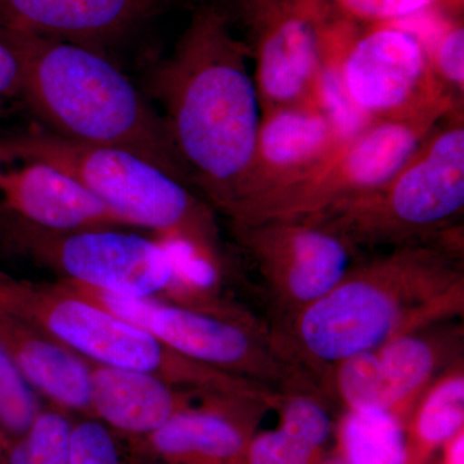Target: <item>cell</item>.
I'll return each instance as SVG.
<instances>
[{
  "label": "cell",
  "mask_w": 464,
  "mask_h": 464,
  "mask_svg": "<svg viewBox=\"0 0 464 464\" xmlns=\"http://www.w3.org/2000/svg\"><path fill=\"white\" fill-rule=\"evenodd\" d=\"M154 85L183 166L230 216L249 181L261 123L257 91L219 17L195 20Z\"/></svg>",
  "instance_id": "1"
},
{
  "label": "cell",
  "mask_w": 464,
  "mask_h": 464,
  "mask_svg": "<svg viewBox=\"0 0 464 464\" xmlns=\"http://www.w3.org/2000/svg\"><path fill=\"white\" fill-rule=\"evenodd\" d=\"M463 308L459 270L436 253L405 249L348 271L290 320L286 341L274 347L289 362L295 353V365L333 371L357 353L459 315Z\"/></svg>",
  "instance_id": "2"
},
{
  "label": "cell",
  "mask_w": 464,
  "mask_h": 464,
  "mask_svg": "<svg viewBox=\"0 0 464 464\" xmlns=\"http://www.w3.org/2000/svg\"><path fill=\"white\" fill-rule=\"evenodd\" d=\"M17 36L25 61L21 97L51 133L130 152L179 182L190 177L164 119L102 54L76 43Z\"/></svg>",
  "instance_id": "3"
},
{
  "label": "cell",
  "mask_w": 464,
  "mask_h": 464,
  "mask_svg": "<svg viewBox=\"0 0 464 464\" xmlns=\"http://www.w3.org/2000/svg\"><path fill=\"white\" fill-rule=\"evenodd\" d=\"M0 313L29 324L96 364L141 372L217 395L276 404L279 392L224 373L167 346L151 333L112 315L65 284L32 282L0 270Z\"/></svg>",
  "instance_id": "4"
},
{
  "label": "cell",
  "mask_w": 464,
  "mask_h": 464,
  "mask_svg": "<svg viewBox=\"0 0 464 464\" xmlns=\"http://www.w3.org/2000/svg\"><path fill=\"white\" fill-rule=\"evenodd\" d=\"M34 160L63 170L115 213L127 227L160 239L188 241L219 265L216 227L207 208L179 179L123 150L32 130L0 140V161Z\"/></svg>",
  "instance_id": "5"
},
{
  "label": "cell",
  "mask_w": 464,
  "mask_h": 464,
  "mask_svg": "<svg viewBox=\"0 0 464 464\" xmlns=\"http://www.w3.org/2000/svg\"><path fill=\"white\" fill-rule=\"evenodd\" d=\"M72 292L154 334L181 355L276 392L315 391L304 371L277 353L252 320L228 319L168 304L72 285Z\"/></svg>",
  "instance_id": "6"
},
{
  "label": "cell",
  "mask_w": 464,
  "mask_h": 464,
  "mask_svg": "<svg viewBox=\"0 0 464 464\" xmlns=\"http://www.w3.org/2000/svg\"><path fill=\"white\" fill-rule=\"evenodd\" d=\"M0 243L85 288L166 302L179 284L164 241L123 228L58 232L0 217Z\"/></svg>",
  "instance_id": "7"
},
{
  "label": "cell",
  "mask_w": 464,
  "mask_h": 464,
  "mask_svg": "<svg viewBox=\"0 0 464 464\" xmlns=\"http://www.w3.org/2000/svg\"><path fill=\"white\" fill-rule=\"evenodd\" d=\"M463 204L464 130L457 125L418 150L386 188L338 207L350 231L399 235L438 227Z\"/></svg>",
  "instance_id": "8"
},
{
  "label": "cell",
  "mask_w": 464,
  "mask_h": 464,
  "mask_svg": "<svg viewBox=\"0 0 464 464\" xmlns=\"http://www.w3.org/2000/svg\"><path fill=\"white\" fill-rule=\"evenodd\" d=\"M266 289L284 313L297 316L348 273L346 241L304 222L273 221L240 228Z\"/></svg>",
  "instance_id": "9"
},
{
  "label": "cell",
  "mask_w": 464,
  "mask_h": 464,
  "mask_svg": "<svg viewBox=\"0 0 464 464\" xmlns=\"http://www.w3.org/2000/svg\"><path fill=\"white\" fill-rule=\"evenodd\" d=\"M430 66L422 44L391 25L366 34L341 57L342 78L353 102L366 115L395 119L409 118L408 112L440 111V106L423 108L418 103L439 102L429 93Z\"/></svg>",
  "instance_id": "10"
},
{
  "label": "cell",
  "mask_w": 464,
  "mask_h": 464,
  "mask_svg": "<svg viewBox=\"0 0 464 464\" xmlns=\"http://www.w3.org/2000/svg\"><path fill=\"white\" fill-rule=\"evenodd\" d=\"M265 405L237 396L210 395L157 431L121 439L133 464H244L252 439L250 417Z\"/></svg>",
  "instance_id": "11"
},
{
  "label": "cell",
  "mask_w": 464,
  "mask_h": 464,
  "mask_svg": "<svg viewBox=\"0 0 464 464\" xmlns=\"http://www.w3.org/2000/svg\"><path fill=\"white\" fill-rule=\"evenodd\" d=\"M439 362L438 347L411 333L342 362L333 369V386L347 409L391 411L408 422Z\"/></svg>",
  "instance_id": "12"
},
{
  "label": "cell",
  "mask_w": 464,
  "mask_h": 464,
  "mask_svg": "<svg viewBox=\"0 0 464 464\" xmlns=\"http://www.w3.org/2000/svg\"><path fill=\"white\" fill-rule=\"evenodd\" d=\"M0 217L58 232L127 227L81 182L34 160L0 161Z\"/></svg>",
  "instance_id": "13"
},
{
  "label": "cell",
  "mask_w": 464,
  "mask_h": 464,
  "mask_svg": "<svg viewBox=\"0 0 464 464\" xmlns=\"http://www.w3.org/2000/svg\"><path fill=\"white\" fill-rule=\"evenodd\" d=\"M88 364L91 417L121 439H139L157 431L177 414L217 395L183 389L141 372Z\"/></svg>",
  "instance_id": "14"
},
{
  "label": "cell",
  "mask_w": 464,
  "mask_h": 464,
  "mask_svg": "<svg viewBox=\"0 0 464 464\" xmlns=\"http://www.w3.org/2000/svg\"><path fill=\"white\" fill-rule=\"evenodd\" d=\"M149 0H0V29L91 47L136 23Z\"/></svg>",
  "instance_id": "15"
},
{
  "label": "cell",
  "mask_w": 464,
  "mask_h": 464,
  "mask_svg": "<svg viewBox=\"0 0 464 464\" xmlns=\"http://www.w3.org/2000/svg\"><path fill=\"white\" fill-rule=\"evenodd\" d=\"M0 340L34 392L72 415H90V364L29 324L0 313Z\"/></svg>",
  "instance_id": "16"
},
{
  "label": "cell",
  "mask_w": 464,
  "mask_h": 464,
  "mask_svg": "<svg viewBox=\"0 0 464 464\" xmlns=\"http://www.w3.org/2000/svg\"><path fill=\"white\" fill-rule=\"evenodd\" d=\"M316 7L292 2V8L266 32L259 48L257 79L267 102L288 105L313 90L323 57Z\"/></svg>",
  "instance_id": "17"
},
{
  "label": "cell",
  "mask_w": 464,
  "mask_h": 464,
  "mask_svg": "<svg viewBox=\"0 0 464 464\" xmlns=\"http://www.w3.org/2000/svg\"><path fill=\"white\" fill-rule=\"evenodd\" d=\"M337 149L331 124L319 109L283 108L259 125L253 168L262 163L271 172H295Z\"/></svg>",
  "instance_id": "18"
},
{
  "label": "cell",
  "mask_w": 464,
  "mask_h": 464,
  "mask_svg": "<svg viewBox=\"0 0 464 464\" xmlns=\"http://www.w3.org/2000/svg\"><path fill=\"white\" fill-rule=\"evenodd\" d=\"M405 424L411 464H423L433 451L463 431L464 373L453 369L433 381Z\"/></svg>",
  "instance_id": "19"
},
{
  "label": "cell",
  "mask_w": 464,
  "mask_h": 464,
  "mask_svg": "<svg viewBox=\"0 0 464 464\" xmlns=\"http://www.w3.org/2000/svg\"><path fill=\"white\" fill-rule=\"evenodd\" d=\"M405 420L377 409H347L340 445L347 464H411Z\"/></svg>",
  "instance_id": "20"
},
{
  "label": "cell",
  "mask_w": 464,
  "mask_h": 464,
  "mask_svg": "<svg viewBox=\"0 0 464 464\" xmlns=\"http://www.w3.org/2000/svg\"><path fill=\"white\" fill-rule=\"evenodd\" d=\"M341 57H328L320 63L314 81L316 108L323 112L331 124L338 149L353 142L371 124V116L366 115L348 94L342 78Z\"/></svg>",
  "instance_id": "21"
},
{
  "label": "cell",
  "mask_w": 464,
  "mask_h": 464,
  "mask_svg": "<svg viewBox=\"0 0 464 464\" xmlns=\"http://www.w3.org/2000/svg\"><path fill=\"white\" fill-rule=\"evenodd\" d=\"M43 406L0 340V430L14 438H25Z\"/></svg>",
  "instance_id": "22"
},
{
  "label": "cell",
  "mask_w": 464,
  "mask_h": 464,
  "mask_svg": "<svg viewBox=\"0 0 464 464\" xmlns=\"http://www.w3.org/2000/svg\"><path fill=\"white\" fill-rule=\"evenodd\" d=\"M324 445L288 424L250 439L244 464H317Z\"/></svg>",
  "instance_id": "23"
},
{
  "label": "cell",
  "mask_w": 464,
  "mask_h": 464,
  "mask_svg": "<svg viewBox=\"0 0 464 464\" xmlns=\"http://www.w3.org/2000/svg\"><path fill=\"white\" fill-rule=\"evenodd\" d=\"M72 464H133L123 440L90 415H72Z\"/></svg>",
  "instance_id": "24"
},
{
  "label": "cell",
  "mask_w": 464,
  "mask_h": 464,
  "mask_svg": "<svg viewBox=\"0 0 464 464\" xmlns=\"http://www.w3.org/2000/svg\"><path fill=\"white\" fill-rule=\"evenodd\" d=\"M72 415L44 404L26 435V464H72Z\"/></svg>",
  "instance_id": "25"
},
{
  "label": "cell",
  "mask_w": 464,
  "mask_h": 464,
  "mask_svg": "<svg viewBox=\"0 0 464 464\" xmlns=\"http://www.w3.org/2000/svg\"><path fill=\"white\" fill-rule=\"evenodd\" d=\"M459 0H335L338 7L357 20L386 24L433 11L445 3Z\"/></svg>",
  "instance_id": "26"
},
{
  "label": "cell",
  "mask_w": 464,
  "mask_h": 464,
  "mask_svg": "<svg viewBox=\"0 0 464 464\" xmlns=\"http://www.w3.org/2000/svg\"><path fill=\"white\" fill-rule=\"evenodd\" d=\"M24 70L25 61L17 34L0 29V101L21 96Z\"/></svg>",
  "instance_id": "27"
},
{
  "label": "cell",
  "mask_w": 464,
  "mask_h": 464,
  "mask_svg": "<svg viewBox=\"0 0 464 464\" xmlns=\"http://www.w3.org/2000/svg\"><path fill=\"white\" fill-rule=\"evenodd\" d=\"M440 74L450 83L460 85L464 82V30L462 26L449 27L433 51Z\"/></svg>",
  "instance_id": "28"
},
{
  "label": "cell",
  "mask_w": 464,
  "mask_h": 464,
  "mask_svg": "<svg viewBox=\"0 0 464 464\" xmlns=\"http://www.w3.org/2000/svg\"><path fill=\"white\" fill-rule=\"evenodd\" d=\"M445 447L444 464H464V433L449 440Z\"/></svg>",
  "instance_id": "29"
},
{
  "label": "cell",
  "mask_w": 464,
  "mask_h": 464,
  "mask_svg": "<svg viewBox=\"0 0 464 464\" xmlns=\"http://www.w3.org/2000/svg\"><path fill=\"white\" fill-rule=\"evenodd\" d=\"M293 2L315 3V5H317V3H319V0H293Z\"/></svg>",
  "instance_id": "30"
},
{
  "label": "cell",
  "mask_w": 464,
  "mask_h": 464,
  "mask_svg": "<svg viewBox=\"0 0 464 464\" xmlns=\"http://www.w3.org/2000/svg\"><path fill=\"white\" fill-rule=\"evenodd\" d=\"M0 464H3L2 459H0Z\"/></svg>",
  "instance_id": "31"
}]
</instances>
